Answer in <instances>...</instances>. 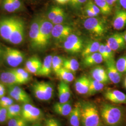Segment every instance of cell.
<instances>
[{
    "label": "cell",
    "instance_id": "obj_1",
    "mask_svg": "<svg viewBox=\"0 0 126 126\" xmlns=\"http://www.w3.org/2000/svg\"><path fill=\"white\" fill-rule=\"evenodd\" d=\"M102 125L104 126H122L126 118L124 107L116 104L103 102L99 109Z\"/></svg>",
    "mask_w": 126,
    "mask_h": 126
},
{
    "label": "cell",
    "instance_id": "obj_2",
    "mask_svg": "<svg viewBox=\"0 0 126 126\" xmlns=\"http://www.w3.org/2000/svg\"><path fill=\"white\" fill-rule=\"evenodd\" d=\"M81 124L82 126H102L99 109L95 104L88 101H80Z\"/></svg>",
    "mask_w": 126,
    "mask_h": 126
},
{
    "label": "cell",
    "instance_id": "obj_3",
    "mask_svg": "<svg viewBox=\"0 0 126 126\" xmlns=\"http://www.w3.org/2000/svg\"><path fill=\"white\" fill-rule=\"evenodd\" d=\"M2 58L9 66L15 68L23 63L25 59V55L17 49L6 47L3 50Z\"/></svg>",
    "mask_w": 126,
    "mask_h": 126
},
{
    "label": "cell",
    "instance_id": "obj_4",
    "mask_svg": "<svg viewBox=\"0 0 126 126\" xmlns=\"http://www.w3.org/2000/svg\"><path fill=\"white\" fill-rule=\"evenodd\" d=\"M53 26L54 24L47 17H39L41 49H45L50 43Z\"/></svg>",
    "mask_w": 126,
    "mask_h": 126
},
{
    "label": "cell",
    "instance_id": "obj_5",
    "mask_svg": "<svg viewBox=\"0 0 126 126\" xmlns=\"http://www.w3.org/2000/svg\"><path fill=\"white\" fill-rule=\"evenodd\" d=\"M21 117L28 122H37L43 117L40 109L31 103H24L22 107Z\"/></svg>",
    "mask_w": 126,
    "mask_h": 126
},
{
    "label": "cell",
    "instance_id": "obj_6",
    "mask_svg": "<svg viewBox=\"0 0 126 126\" xmlns=\"http://www.w3.org/2000/svg\"><path fill=\"white\" fill-rule=\"evenodd\" d=\"M18 17L15 16L0 18V37L9 42L11 34L18 21Z\"/></svg>",
    "mask_w": 126,
    "mask_h": 126
},
{
    "label": "cell",
    "instance_id": "obj_7",
    "mask_svg": "<svg viewBox=\"0 0 126 126\" xmlns=\"http://www.w3.org/2000/svg\"><path fill=\"white\" fill-rule=\"evenodd\" d=\"M29 36L32 49L41 50L39 17H36L32 20L29 30Z\"/></svg>",
    "mask_w": 126,
    "mask_h": 126
},
{
    "label": "cell",
    "instance_id": "obj_8",
    "mask_svg": "<svg viewBox=\"0 0 126 126\" xmlns=\"http://www.w3.org/2000/svg\"><path fill=\"white\" fill-rule=\"evenodd\" d=\"M86 30L96 36H102L105 32V26L101 20L96 17H89L84 22Z\"/></svg>",
    "mask_w": 126,
    "mask_h": 126
},
{
    "label": "cell",
    "instance_id": "obj_9",
    "mask_svg": "<svg viewBox=\"0 0 126 126\" xmlns=\"http://www.w3.org/2000/svg\"><path fill=\"white\" fill-rule=\"evenodd\" d=\"M25 32V23L22 19L18 18L17 23L10 36L9 43L14 45L21 44L24 40Z\"/></svg>",
    "mask_w": 126,
    "mask_h": 126
},
{
    "label": "cell",
    "instance_id": "obj_10",
    "mask_svg": "<svg viewBox=\"0 0 126 126\" xmlns=\"http://www.w3.org/2000/svg\"><path fill=\"white\" fill-rule=\"evenodd\" d=\"M63 48L68 52L75 53L80 52L83 48L81 39L75 34H71L65 39Z\"/></svg>",
    "mask_w": 126,
    "mask_h": 126
},
{
    "label": "cell",
    "instance_id": "obj_11",
    "mask_svg": "<svg viewBox=\"0 0 126 126\" xmlns=\"http://www.w3.org/2000/svg\"><path fill=\"white\" fill-rule=\"evenodd\" d=\"M105 62L107 67L106 71L110 81L115 84L119 83L122 80V73L118 70L114 59H112Z\"/></svg>",
    "mask_w": 126,
    "mask_h": 126
},
{
    "label": "cell",
    "instance_id": "obj_12",
    "mask_svg": "<svg viewBox=\"0 0 126 126\" xmlns=\"http://www.w3.org/2000/svg\"><path fill=\"white\" fill-rule=\"evenodd\" d=\"M126 43L124 35L122 33L113 34L107 41V44L114 51L124 48Z\"/></svg>",
    "mask_w": 126,
    "mask_h": 126
},
{
    "label": "cell",
    "instance_id": "obj_13",
    "mask_svg": "<svg viewBox=\"0 0 126 126\" xmlns=\"http://www.w3.org/2000/svg\"><path fill=\"white\" fill-rule=\"evenodd\" d=\"M0 81L1 83L8 86L24 84L23 81L10 70L0 73Z\"/></svg>",
    "mask_w": 126,
    "mask_h": 126
},
{
    "label": "cell",
    "instance_id": "obj_14",
    "mask_svg": "<svg viewBox=\"0 0 126 126\" xmlns=\"http://www.w3.org/2000/svg\"><path fill=\"white\" fill-rule=\"evenodd\" d=\"M72 28L62 24L54 25L52 31V37L57 40L65 39L72 33Z\"/></svg>",
    "mask_w": 126,
    "mask_h": 126
},
{
    "label": "cell",
    "instance_id": "obj_15",
    "mask_svg": "<svg viewBox=\"0 0 126 126\" xmlns=\"http://www.w3.org/2000/svg\"><path fill=\"white\" fill-rule=\"evenodd\" d=\"M105 98L115 104H126V94L118 90H108L104 93Z\"/></svg>",
    "mask_w": 126,
    "mask_h": 126
},
{
    "label": "cell",
    "instance_id": "obj_16",
    "mask_svg": "<svg viewBox=\"0 0 126 126\" xmlns=\"http://www.w3.org/2000/svg\"><path fill=\"white\" fill-rule=\"evenodd\" d=\"M42 65V62L40 59L36 56H33L27 59L24 69L30 73L38 75Z\"/></svg>",
    "mask_w": 126,
    "mask_h": 126
},
{
    "label": "cell",
    "instance_id": "obj_17",
    "mask_svg": "<svg viewBox=\"0 0 126 126\" xmlns=\"http://www.w3.org/2000/svg\"><path fill=\"white\" fill-rule=\"evenodd\" d=\"M90 85L89 78L85 75L79 77L76 80L74 87L77 92L79 94H88Z\"/></svg>",
    "mask_w": 126,
    "mask_h": 126
},
{
    "label": "cell",
    "instance_id": "obj_18",
    "mask_svg": "<svg viewBox=\"0 0 126 126\" xmlns=\"http://www.w3.org/2000/svg\"><path fill=\"white\" fill-rule=\"evenodd\" d=\"M59 102L65 103L70 100L71 91L68 84L63 81H60L58 86Z\"/></svg>",
    "mask_w": 126,
    "mask_h": 126
},
{
    "label": "cell",
    "instance_id": "obj_19",
    "mask_svg": "<svg viewBox=\"0 0 126 126\" xmlns=\"http://www.w3.org/2000/svg\"><path fill=\"white\" fill-rule=\"evenodd\" d=\"M91 78L97 81L106 84L110 81L107 71L101 66H96L91 72Z\"/></svg>",
    "mask_w": 126,
    "mask_h": 126
},
{
    "label": "cell",
    "instance_id": "obj_20",
    "mask_svg": "<svg viewBox=\"0 0 126 126\" xmlns=\"http://www.w3.org/2000/svg\"><path fill=\"white\" fill-rule=\"evenodd\" d=\"M72 102L69 100L65 103L56 102L54 104L53 109L54 112L62 116H69L72 111Z\"/></svg>",
    "mask_w": 126,
    "mask_h": 126
},
{
    "label": "cell",
    "instance_id": "obj_21",
    "mask_svg": "<svg viewBox=\"0 0 126 126\" xmlns=\"http://www.w3.org/2000/svg\"><path fill=\"white\" fill-rule=\"evenodd\" d=\"M69 122L71 126H79L81 124V110L79 102H78L74 107L69 115Z\"/></svg>",
    "mask_w": 126,
    "mask_h": 126
},
{
    "label": "cell",
    "instance_id": "obj_22",
    "mask_svg": "<svg viewBox=\"0 0 126 126\" xmlns=\"http://www.w3.org/2000/svg\"><path fill=\"white\" fill-rule=\"evenodd\" d=\"M115 30H121L126 26V10H120L116 12L113 20Z\"/></svg>",
    "mask_w": 126,
    "mask_h": 126
},
{
    "label": "cell",
    "instance_id": "obj_23",
    "mask_svg": "<svg viewBox=\"0 0 126 126\" xmlns=\"http://www.w3.org/2000/svg\"><path fill=\"white\" fill-rule=\"evenodd\" d=\"M103 61L102 56L99 52H97L84 58L83 64L85 67H90L99 64Z\"/></svg>",
    "mask_w": 126,
    "mask_h": 126
},
{
    "label": "cell",
    "instance_id": "obj_24",
    "mask_svg": "<svg viewBox=\"0 0 126 126\" xmlns=\"http://www.w3.org/2000/svg\"><path fill=\"white\" fill-rule=\"evenodd\" d=\"M53 56L52 55H48L45 57L41 68L40 70L38 73V75L41 76H49L52 69V61Z\"/></svg>",
    "mask_w": 126,
    "mask_h": 126
},
{
    "label": "cell",
    "instance_id": "obj_25",
    "mask_svg": "<svg viewBox=\"0 0 126 126\" xmlns=\"http://www.w3.org/2000/svg\"><path fill=\"white\" fill-rule=\"evenodd\" d=\"M100 45L99 42L96 41H92L88 43L82 50L81 55L82 57L85 58L91 54L98 52Z\"/></svg>",
    "mask_w": 126,
    "mask_h": 126
},
{
    "label": "cell",
    "instance_id": "obj_26",
    "mask_svg": "<svg viewBox=\"0 0 126 126\" xmlns=\"http://www.w3.org/2000/svg\"><path fill=\"white\" fill-rule=\"evenodd\" d=\"M89 80L90 85L88 93L89 95L91 96L95 94L103 89L105 84L97 81L92 78H89Z\"/></svg>",
    "mask_w": 126,
    "mask_h": 126
},
{
    "label": "cell",
    "instance_id": "obj_27",
    "mask_svg": "<svg viewBox=\"0 0 126 126\" xmlns=\"http://www.w3.org/2000/svg\"><path fill=\"white\" fill-rule=\"evenodd\" d=\"M57 76L61 80L66 83H69L72 82L74 79V73L62 67L59 72L56 74Z\"/></svg>",
    "mask_w": 126,
    "mask_h": 126
},
{
    "label": "cell",
    "instance_id": "obj_28",
    "mask_svg": "<svg viewBox=\"0 0 126 126\" xmlns=\"http://www.w3.org/2000/svg\"><path fill=\"white\" fill-rule=\"evenodd\" d=\"M32 90L37 99L41 101H45V94L41 81H37L33 83L32 86Z\"/></svg>",
    "mask_w": 126,
    "mask_h": 126
},
{
    "label": "cell",
    "instance_id": "obj_29",
    "mask_svg": "<svg viewBox=\"0 0 126 126\" xmlns=\"http://www.w3.org/2000/svg\"><path fill=\"white\" fill-rule=\"evenodd\" d=\"M63 67L75 73L79 67V64L76 59H63Z\"/></svg>",
    "mask_w": 126,
    "mask_h": 126
},
{
    "label": "cell",
    "instance_id": "obj_30",
    "mask_svg": "<svg viewBox=\"0 0 126 126\" xmlns=\"http://www.w3.org/2000/svg\"><path fill=\"white\" fill-rule=\"evenodd\" d=\"M41 84L45 94V101H49L52 98L54 94L53 86L49 82L41 81Z\"/></svg>",
    "mask_w": 126,
    "mask_h": 126
},
{
    "label": "cell",
    "instance_id": "obj_31",
    "mask_svg": "<svg viewBox=\"0 0 126 126\" xmlns=\"http://www.w3.org/2000/svg\"><path fill=\"white\" fill-rule=\"evenodd\" d=\"M10 70L17 76L23 81V84H26L30 80L31 78L30 73L27 72L24 68H13Z\"/></svg>",
    "mask_w": 126,
    "mask_h": 126
},
{
    "label": "cell",
    "instance_id": "obj_32",
    "mask_svg": "<svg viewBox=\"0 0 126 126\" xmlns=\"http://www.w3.org/2000/svg\"><path fill=\"white\" fill-rule=\"evenodd\" d=\"M22 107L18 104H13L7 108V117L10 119L15 117L21 116Z\"/></svg>",
    "mask_w": 126,
    "mask_h": 126
},
{
    "label": "cell",
    "instance_id": "obj_33",
    "mask_svg": "<svg viewBox=\"0 0 126 126\" xmlns=\"http://www.w3.org/2000/svg\"><path fill=\"white\" fill-rule=\"evenodd\" d=\"M94 2L99 8L101 13L105 15L111 13V6L106 0H94Z\"/></svg>",
    "mask_w": 126,
    "mask_h": 126
},
{
    "label": "cell",
    "instance_id": "obj_34",
    "mask_svg": "<svg viewBox=\"0 0 126 126\" xmlns=\"http://www.w3.org/2000/svg\"><path fill=\"white\" fill-rule=\"evenodd\" d=\"M63 59L59 56L53 57L52 61V69L56 74L59 72L63 66Z\"/></svg>",
    "mask_w": 126,
    "mask_h": 126
},
{
    "label": "cell",
    "instance_id": "obj_35",
    "mask_svg": "<svg viewBox=\"0 0 126 126\" xmlns=\"http://www.w3.org/2000/svg\"><path fill=\"white\" fill-rule=\"evenodd\" d=\"M2 8L4 11L9 13L17 11L14 5L12 0H2Z\"/></svg>",
    "mask_w": 126,
    "mask_h": 126
},
{
    "label": "cell",
    "instance_id": "obj_36",
    "mask_svg": "<svg viewBox=\"0 0 126 126\" xmlns=\"http://www.w3.org/2000/svg\"><path fill=\"white\" fill-rule=\"evenodd\" d=\"M8 88L13 91L15 93H16L17 94L19 95L20 96H22L23 98H25L27 99L32 101L31 97H30V96L28 95L27 93L23 90V88H22L21 87H20L18 85L9 86H8Z\"/></svg>",
    "mask_w": 126,
    "mask_h": 126
},
{
    "label": "cell",
    "instance_id": "obj_37",
    "mask_svg": "<svg viewBox=\"0 0 126 126\" xmlns=\"http://www.w3.org/2000/svg\"><path fill=\"white\" fill-rule=\"evenodd\" d=\"M116 66L119 72L121 73L126 72V56H122L117 60Z\"/></svg>",
    "mask_w": 126,
    "mask_h": 126
},
{
    "label": "cell",
    "instance_id": "obj_38",
    "mask_svg": "<svg viewBox=\"0 0 126 126\" xmlns=\"http://www.w3.org/2000/svg\"><path fill=\"white\" fill-rule=\"evenodd\" d=\"M66 14L62 8L56 17L51 21L54 25L62 24L66 19Z\"/></svg>",
    "mask_w": 126,
    "mask_h": 126
},
{
    "label": "cell",
    "instance_id": "obj_39",
    "mask_svg": "<svg viewBox=\"0 0 126 126\" xmlns=\"http://www.w3.org/2000/svg\"><path fill=\"white\" fill-rule=\"evenodd\" d=\"M14 99L10 97L3 96L0 98V106L7 108L14 104Z\"/></svg>",
    "mask_w": 126,
    "mask_h": 126
},
{
    "label": "cell",
    "instance_id": "obj_40",
    "mask_svg": "<svg viewBox=\"0 0 126 126\" xmlns=\"http://www.w3.org/2000/svg\"><path fill=\"white\" fill-rule=\"evenodd\" d=\"M61 9V8L58 6L52 7L48 13L47 18L51 22L58 15Z\"/></svg>",
    "mask_w": 126,
    "mask_h": 126
},
{
    "label": "cell",
    "instance_id": "obj_41",
    "mask_svg": "<svg viewBox=\"0 0 126 126\" xmlns=\"http://www.w3.org/2000/svg\"><path fill=\"white\" fill-rule=\"evenodd\" d=\"M44 126H62L59 121L55 118H47L45 122Z\"/></svg>",
    "mask_w": 126,
    "mask_h": 126
},
{
    "label": "cell",
    "instance_id": "obj_42",
    "mask_svg": "<svg viewBox=\"0 0 126 126\" xmlns=\"http://www.w3.org/2000/svg\"><path fill=\"white\" fill-rule=\"evenodd\" d=\"M87 6H88L89 8H91V9L93 10V11L97 15H99V14L100 13V11L99 8L98 7V6L95 4L94 2L92 0H89L87 3H86V5Z\"/></svg>",
    "mask_w": 126,
    "mask_h": 126
},
{
    "label": "cell",
    "instance_id": "obj_43",
    "mask_svg": "<svg viewBox=\"0 0 126 126\" xmlns=\"http://www.w3.org/2000/svg\"><path fill=\"white\" fill-rule=\"evenodd\" d=\"M7 119V109L0 106V123L4 122Z\"/></svg>",
    "mask_w": 126,
    "mask_h": 126
},
{
    "label": "cell",
    "instance_id": "obj_44",
    "mask_svg": "<svg viewBox=\"0 0 126 126\" xmlns=\"http://www.w3.org/2000/svg\"><path fill=\"white\" fill-rule=\"evenodd\" d=\"M98 52L102 56V57L104 61H105L106 62V61L108 60V55L106 52L105 45H100L99 49L98 50Z\"/></svg>",
    "mask_w": 126,
    "mask_h": 126
},
{
    "label": "cell",
    "instance_id": "obj_45",
    "mask_svg": "<svg viewBox=\"0 0 126 126\" xmlns=\"http://www.w3.org/2000/svg\"><path fill=\"white\" fill-rule=\"evenodd\" d=\"M22 119L23 118L21 116L15 117L10 119L8 122V126H16Z\"/></svg>",
    "mask_w": 126,
    "mask_h": 126
},
{
    "label": "cell",
    "instance_id": "obj_46",
    "mask_svg": "<svg viewBox=\"0 0 126 126\" xmlns=\"http://www.w3.org/2000/svg\"><path fill=\"white\" fill-rule=\"evenodd\" d=\"M105 47L107 54L108 56V60L114 59V51L109 46V45L107 43L105 45Z\"/></svg>",
    "mask_w": 126,
    "mask_h": 126
},
{
    "label": "cell",
    "instance_id": "obj_47",
    "mask_svg": "<svg viewBox=\"0 0 126 126\" xmlns=\"http://www.w3.org/2000/svg\"><path fill=\"white\" fill-rule=\"evenodd\" d=\"M12 1L17 11L22 9L23 5L22 0H12Z\"/></svg>",
    "mask_w": 126,
    "mask_h": 126
},
{
    "label": "cell",
    "instance_id": "obj_48",
    "mask_svg": "<svg viewBox=\"0 0 126 126\" xmlns=\"http://www.w3.org/2000/svg\"><path fill=\"white\" fill-rule=\"evenodd\" d=\"M85 12L87 15L89 17H95L98 16L93 11V10L91 9V8H89L88 6L86 5L85 7Z\"/></svg>",
    "mask_w": 126,
    "mask_h": 126
},
{
    "label": "cell",
    "instance_id": "obj_49",
    "mask_svg": "<svg viewBox=\"0 0 126 126\" xmlns=\"http://www.w3.org/2000/svg\"><path fill=\"white\" fill-rule=\"evenodd\" d=\"M87 0H70V2L73 6H79L87 1Z\"/></svg>",
    "mask_w": 126,
    "mask_h": 126
},
{
    "label": "cell",
    "instance_id": "obj_50",
    "mask_svg": "<svg viewBox=\"0 0 126 126\" xmlns=\"http://www.w3.org/2000/svg\"><path fill=\"white\" fill-rule=\"evenodd\" d=\"M6 94V88L5 85L0 82V98L4 96Z\"/></svg>",
    "mask_w": 126,
    "mask_h": 126
},
{
    "label": "cell",
    "instance_id": "obj_51",
    "mask_svg": "<svg viewBox=\"0 0 126 126\" xmlns=\"http://www.w3.org/2000/svg\"><path fill=\"white\" fill-rule=\"evenodd\" d=\"M16 126H28V122L25 121L23 118V119Z\"/></svg>",
    "mask_w": 126,
    "mask_h": 126
},
{
    "label": "cell",
    "instance_id": "obj_52",
    "mask_svg": "<svg viewBox=\"0 0 126 126\" xmlns=\"http://www.w3.org/2000/svg\"><path fill=\"white\" fill-rule=\"evenodd\" d=\"M119 2L122 7L126 9V0H119Z\"/></svg>",
    "mask_w": 126,
    "mask_h": 126
},
{
    "label": "cell",
    "instance_id": "obj_53",
    "mask_svg": "<svg viewBox=\"0 0 126 126\" xmlns=\"http://www.w3.org/2000/svg\"><path fill=\"white\" fill-rule=\"evenodd\" d=\"M55 0L60 4H64L70 2V0Z\"/></svg>",
    "mask_w": 126,
    "mask_h": 126
},
{
    "label": "cell",
    "instance_id": "obj_54",
    "mask_svg": "<svg viewBox=\"0 0 126 126\" xmlns=\"http://www.w3.org/2000/svg\"><path fill=\"white\" fill-rule=\"evenodd\" d=\"M2 54H3V50L1 49V47L0 46V62L1 58H2Z\"/></svg>",
    "mask_w": 126,
    "mask_h": 126
},
{
    "label": "cell",
    "instance_id": "obj_55",
    "mask_svg": "<svg viewBox=\"0 0 126 126\" xmlns=\"http://www.w3.org/2000/svg\"><path fill=\"white\" fill-rule=\"evenodd\" d=\"M31 126H43L40 123H39V122H35V123H34Z\"/></svg>",
    "mask_w": 126,
    "mask_h": 126
},
{
    "label": "cell",
    "instance_id": "obj_56",
    "mask_svg": "<svg viewBox=\"0 0 126 126\" xmlns=\"http://www.w3.org/2000/svg\"><path fill=\"white\" fill-rule=\"evenodd\" d=\"M106 0L107 1V2L108 4L110 5L111 6H112V5L113 4L112 0Z\"/></svg>",
    "mask_w": 126,
    "mask_h": 126
},
{
    "label": "cell",
    "instance_id": "obj_57",
    "mask_svg": "<svg viewBox=\"0 0 126 126\" xmlns=\"http://www.w3.org/2000/svg\"><path fill=\"white\" fill-rule=\"evenodd\" d=\"M124 38H125V40L126 42V31L125 32L124 34Z\"/></svg>",
    "mask_w": 126,
    "mask_h": 126
},
{
    "label": "cell",
    "instance_id": "obj_58",
    "mask_svg": "<svg viewBox=\"0 0 126 126\" xmlns=\"http://www.w3.org/2000/svg\"><path fill=\"white\" fill-rule=\"evenodd\" d=\"M124 86H125V87L126 88V77L125 78V81H124Z\"/></svg>",
    "mask_w": 126,
    "mask_h": 126
},
{
    "label": "cell",
    "instance_id": "obj_59",
    "mask_svg": "<svg viewBox=\"0 0 126 126\" xmlns=\"http://www.w3.org/2000/svg\"><path fill=\"white\" fill-rule=\"evenodd\" d=\"M117 0H112V1H113V3L114 4V3H115V2H116V1H117Z\"/></svg>",
    "mask_w": 126,
    "mask_h": 126
},
{
    "label": "cell",
    "instance_id": "obj_60",
    "mask_svg": "<svg viewBox=\"0 0 126 126\" xmlns=\"http://www.w3.org/2000/svg\"><path fill=\"white\" fill-rule=\"evenodd\" d=\"M1 0H0V1H1Z\"/></svg>",
    "mask_w": 126,
    "mask_h": 126
}]
</instances>
